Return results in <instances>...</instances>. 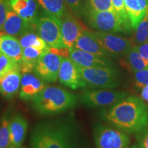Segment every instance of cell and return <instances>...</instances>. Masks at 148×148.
I'll return each instance as SVG.
<instances>
[{"instance_id": "6da1fadb", "label": "cell", "mask_w": 148, "mask_h": 148, "mask_svg": "<svg viewBox=\"0 0 148 148\" xmlns=\"http://www.w3.org/2000/svg\"><path fill=\"white\" fill-rule=\"evenodd\" d=\"M105 117L120 130L136 134L148 127V106L140 98L130 96L112 105Z\"/></svg>"}, {"instance_id": "7a4b0ae2", "label": "cell", "mask_w": 148, "mask_h": 148, "mask_svg": "<svg viewBox=\"0 0 148 148\" xmlns=\"http://www.w3.org/2000/svg\"><path fill=\"white\" fill-rule=\"evenodd\" d=\"M76 103V96L58 86H46L32 99L35 110L42 114L59 113L73 108Z\"/></svg>"}, {"instance_id": "3957f363", "label": "cell", "mask_w": 148, "mask_h": 148, "mask_svg": "<svg viewBox=\"0 0 148 148\" xmlns=\"http://www.w3.org/2000/svg\"><path fill=\"white\" fill-rule=\"evenodd\" d=\"M32 148H70L73 145L67 127L45 125L38 127L32 138Z\"/></svg>"}, {"instance_id": "277c9868", "label": "cell", "mask_w": 148, "mask_h": 148, "mask_svg": "<svg viewBox=\"0 0 148 148\" xmlns=\"http://www.w3.org/2000/svg\"><path fill=\"white\" fill-rule=\"evenodd\" d=\"M78 68L86 86L104 89L115 88L120 84L119 72L112 66Z\"/></svg>"}, {"instance_id": "5b68a950", "label": "cell", "mask_w": 148, "mask_h": 148, "mask_svg": "<svg viewBox=\"0 0 148 148\" xmlns=\"http://www.w3.org/2000/svg\"><path fill=\"white\" fill-rule=\"evenodd\" d=\"M81 16L90 27L97 31L110 33L128 32L115 12L97 11L82 5Z\"/></svg>"}, {"instance_id": "8992f818", "label": "cell", "mask_w": 148, "mask_h": 148, "mask_svg": "<svg viewBox=\"0 0 148 148\" xmlns=\"http://www.w3.org/2000/svg\"><path fill=\"white\" fill-rule=\"evenodd\" d=\"M35 30L49 47H64L62 39L60 18L42 12L35 24Z\"/></svg>"}, {"instance_id": "52a82bcc", "label": "cell", "mask_w": 148, "mask_h": 148, "mask_svg": "<svg viewBox=\"0 0 148 148\" xmlns=\"http://www.w3.org/2000/svg\"><path fill=\"white\" fill-rule=\"evenodd\" d=\"M94 140L97 148H130V143L127 133L102 124L95 127Z\"/></svg>"}, {"instance_id": "ba28073f", "label": "cell", "mask_w": 148, "mask_h": 148, "mask_svg": "<svg viewBox=\"0 0 148 148\" xmlns=\"http://www.w3.org/2000/svg\"><path fill=\"white\" fill-rule=\"evenodd\" d=\"M127 95V92L109 88L86 90L81 96V102L90 108L111 106L124 99Z\"/></svg>"}, {"instance_id": "9c48e42d", "label": "cell", "mask_w": 148, "mask_h": 148, "mask_svg": "<svg viewBox=\"0 0 148 148\" xmlns=\"http://www.w3.org/2000/svg\"><path fill=\"white\" fill-rule=\"evenodd\" d=\"M101 47L111 57H123L133 47L132 40L110 32L92 31Z\"/></svg>"}, {"instance_id": "30bf717a", "label": "cell", "mask_w": 148, "mask_h": 148, "mask_svg": "<svg viewBox=\"0 0 148 148\" xmlns=\"http://www.w3.org/2000/svg\"><path fill=\"white\" fill-rule=\"evenodd\" d=\"M62 57L49 50L45 51L37 62L34 72L45 82H56L58 78Z\"/></svg>"}, {"instance_id": "8fae6325", "label": "cell", "mask_w": 148, "mask_h": 148, "mask_svg": "<svg viewBox=\"0 0 148 148\" xmlns=\"http://www.w3.org/2000/svg\"><path fill=\"white\" fill-rule=\"evenodd\" d=\"M61 34L64 46L71 49L86 27L73 12H69L60 18Z\"/></svg>"}, {"instance_id": "7c38bea8", "label": "cell", "mask_w": 148, "mask_h": 148, "mask_svg": "<svg viewBox=\"0 0 148 148\" xmlns=\"http://www.w3.org/2000/svg\"><path fill=\"white\" fill-rule=\"evenodd\" d=\"M58 79L64 86L73 90L86 86L79 73L78 66L69 58H62Z\"/></svg>"}, {"instance_id": "4fadbf2b", "label": "cell", "mask_w": 148, "mask_h": 148, "mask_svg": "<svg viewBox=\"0 0 148 148\" xmlns=\"http://www.w3.org/2000/svg\"><path fill=\"white\" fill-rule=\"evenodd\" d=\"M32 29L35 30L34 25L18 16L10 7L7 12L6 19L1 33L18 38Z\"/></svg>"}, {"instance_id": "5bb4252c", "label": "cell", "mask_w": 148, "mask_h": 148, "mask_svg": "<svg viewBox=\"0 0 148 148\" xmlns=\"http://www.w3.org/2000/svg\"><path fill=\"white\" fill-rule=\"evenodd\" d=\"M69 58L81 67H101L112 66L113 63L110 58H102L79 49L71 48Z\"/></svg>"}, {"instance_id": "9a60e30c", "label": "cell", "mask_w": 148, "mask_h": 148, "mask_svg": "<svg viewBox=\"0 0 148 148\" xmlns=\"http://www.w3.org/2000/svg\"><path fill=\"white\" fill-rule=\"evenodd\" d=\"M46 87L45 81L34 74L23 73L21 77L19 97L22 100L32 99Z\"/></svg>"}, {"instance_id": "2e32d148", "label": "cell", "mask_w": 148, "mask_h": 148, "mask_svg": "<svg viewBox=\"0 0 148 148\" xmlns=\"http://www.w3.org/2000/svg\"><path fill=\"white\" fill-rule=\"evenodd\" d=\"M9 1L12 10L35 27L40 15L39 5L36 0H9Z\"/></svg>"}, {"instance_id": "e0dca14e", "label": "cell", "mask_w": 148, "mask_h": 148, "mask_svg": "<svg viewBox=\"0 0 148 148\" xmlns=\"http://www.w3.org/2000/svg\"><path fill=\"white\" fill-rule=\"evenodd\" d=\"M73 48L79 49L92 54L102 57V58H110V56L105 50L96 39L92 31L85 29L79 36L74 45Z\"/></svg>"}, {"instance_id": "ac0fdd59", "label": "cell", "mask_w": 148, "mask_h": 148, "mask_svg": "<svg viewBox=\"0 0 148 148\" xmlns=\"http://www.w3.org/2000/svg\"><path fill=\"white\" fill-rule=\"evenodd\" d=\"M27 120L18 114L12 118L10 123V148H20L27 130Z\"/></svg>"}, {"instance_id": "d6986e66", "label": "cell", "mask_w": 148, "mask_h": 148, "mask_svg": "<svg viewBox=\"0 0 148 148\" xmlns=\"http://www.w3.org/2000/svg\"><path fill=\"white\" fill-rule=\"evenodd\" d=\"M22 73L18 69L13 70L0 79V94L7 99L13 97L21 87Z\"/></svg>"}, {"instance_id": "ffe728a7", "label": "cell", "mask_w": 148, "mask_h": 148, "mask_svg": "<svg viewBox=\"0 0 148 148\" xmlns=\"http://www.w3.org/2000/svg\"><path fill=\"white\" fill-rule=\"evenodd\" d=\"M131 27L135 30L148 11V0H124Z\"/></svg>"}, {"instance_id": "44dd1931", "label": "cell", "mask_w": 148, "mask_h": 148, "mask_svg": "<svg viewBox=\"0 0 148 148\" xmlns=\"http://www.w3.org/2000/svg\"><path fill=\"white\" fill-rule=\"evenodd\" d=\"M0 51L19 63L22 58L23 48L19 40L10 35L0 33Z\"/></svg>"}, {"instance_id": "7402d4cb", "label": "cell", "mask_w": 148, "mask_h": 148, "mask_svg": "<svg viewBox=\"0 0 148 148\" xmlns=\"http://www.w3.org/2000/svg\"><path fill=\"white\" fill-rule=\"evenodd\" d=\"M44 51V50H40L32 47L23 48L22 58L19 62V70L21 73H31L34 71L38 59Z\"/></svg>"}, {"instance_id": "603a6c76", "label": "cell", "mask_w": 148, "mask_h": 148, "mask_svg": "<svg viewBox=\"0 0 148 148\" xmlns=\"http://www.w3.org/2000/svg\"><path fill=\"white\" fill-rule=\"evenodd\" d=\"M45 13L55 17L62 18L67 13L68 8L64 0H36Z\"/></svg>"}, {"instance_id": "cb8c5ba5", "label": "cell", "mask_w": 148, "mask_h": 148, "mask_svg": "<svg viewBox=\"0 0 148 148\" xmlns=\"http://www.w3.org/2000/svg\"><path fill=\"white\" fill-rule=\"evenodd\" d=\"M124 66L130 73H134L141 70L148 69V61L145 60L134 46L125 56Z\"/></svg>"}, {"instance_id": "d4e9b609", "label": "cell", "mask_w": 148, "mask_h": 148, "mask_svg": "<svg viewBox=\"0 0 148 148\" xmlns=\"http://www.w3.org/2000/svg\"><path fill=\"white\" fill-rule=\"evenodd\" d=\"M35 31L34 29L29 30L18 38L22 48L32 47L40 50H49V46Z\"/></svg>"}, {"instance_id": "484cf974", "label": "cell", "mask_w": 148, "mask_h": 148, "mask_svg": "<svg viewBox=\"0 0 148 148\" xmlns=\"http://www.w3.org/2000/svg\"><path fill=\"white\" fill-rule=\"evenodd\" d=\"M132 42L133 46H137L148 42V11L135 29Z\"/></svg>"}, {"instance_id": "4316f807", "label": "cell", "mask_w": 148, "mask_h": 148, "mask_svg": "<svg viewBox=\"0 0 148 148\" xmlns=\"http://www.w3.org/2000/svg\"><path fill=\"white\" fill-rule=\"evenodd\" d=\"M16 69H20L19 63L0 51V79L9 72Z\"/></svg>"}, {"instance_id": "83f0119b", "label": "cell", "mask_w": 148, "mask_h": 148, "mask_svg": "<svg viewBox=\"0 0 148 148\" xmlns=\"http://www.w3.org/2000/svg\"><path fill=\"white\" fill-rule=\"evenodd\" d=\"M112 3L114 10L121 21L123 26L127 29V32H131L132 29L125 7L124 0H112Z\"/></svg>"}, {"instance_id": "f1b7e54d", "label": "cell", "mask_w": 148, "mask_h": 148, "mask_svg": "<svg viewBox=\"0 0 148 148\" xmlns=\"http://www.w3.org/2000/svg\"><path fill=\"white\" fill-rule=\"evenodd\" d=\"M10 123L8 118L3 117L0 124V148H10Z\"/></svg>"}, {"instance_id": "f546056e", "label": "cell", "mask_w": 148, "mask_h": 148, "mask_svg": "<svg viewBox=\"0 0 148 148\" xmlns=\"http://www.w3.org/2000/svg\"><path fill=\"white\" fill-rule=\"evenodd\" d=\"M83 5L97 11H110L115 12L112 0H85L84 4Z\"/></svg>"}, {"instance_id": "4dcf8cb0", "label": "cell", "mask_w": 148, "mask_h": 148, "mask_svg": "<svg viewBox=\"0 0 148 148\" xmlns=\"http://www.w3.org/2000/svg\"><path fill=\"white\" fill-rule=\"evenodd\" d=\"M131 148H148V127L136 133L135 142Z\"/></svg>"}, {"instance_id": "1f68e13d", "label": "cell", "mask_w": 148, "mask_h": 148, "mask_svg": "<svg viewBox=\"0 0 148 148\" xmlns=\"http://www.w3.org/2000/svg\"><path fill=\"white\" fill-rule=\"evenodd\" d=\"M134 74V84L137 88L142 89L144 86L148 84V69L135 72Z\"/></svg>"}, {"instance_id": "d6a6232c", "label": "cell", "mask_w": 148, "mask_h": 148, "mask_svg": "<svg viewBox=\"0 0 148 148\" xmlns=\"http://www.w3.org/2000/svg\"><path fill=\"white\" fill-rule=\"evenodd\" d=\"M67 8L77 17H80L82 8V0H64Z\"/></svg>"}, {"instance_id": "836d02e7", "label": "cell", "mask_w": 148, "mask_h": 148, "mask_svg": "<svg viewBox=\"0 0 148 148\" xmlns=\"http://www.w3.org/2000/svg\"><path fill=\"white\" fill-rule=\"evenodd\" d=\"M10 7L9 0H0V33L2 32L3 25L6 19L7 12Z\"/></svg>"}, {"instance_id": "e575fe53", "label": "cell", "mask_w": 148, "mask_h": 148, "mask_svg": "<svg viewBox=\"0 0 148 148\" xmlns=\"http://www.w3.org/2000/svg\"><path fill=\"white\" fill-rule=\"evenodd\" d=\"M49 51H51V53H55V54L60 56L62 57V58H69L70 56V51L71 49H69L67 47H49Z\"/></svg>"}, {"instance_id": "d590c367", "label": "cell", "mask_w": 148, "mask_h": 148, "mask_svg": "<svg viewBox=\"0 0 148 148\" xmlns=\"http://www.w3.org/2000/svg\"><path fill=\"white\" fill-rule=\"evenodd\" d=\"M134 47L137 49V51L140 53V55L145 60L148 61V42L141 44V45L134 46Z\"/></svg>"}, {"instance_id": "8d00e7d4", "label": "cell", "mask_w": 148, "mask_h": 148, "mask_svg": "<svg viewBox=\"0 0 148 148\" xmlns=\"http://www.w3.org/2000/svg\"><path fill=\"white\" fill-rule=\"evenodd\" d=\"M140 95H141V98L143 100L148 101V84L142 88Z\"/></svg>"}, {"instance_id": "74e56055", "label": "cell", "mask_w": 148, "mask_h": 148, "mask_svg": "<svg viewBox=\"0 0 148 148\" xmlns=\"http://www.w3.org/2000/svg\"><path fill=\"white\" fill-rule=\"evenodd\" d=\"M70 148H76V147H75V146H74V145H72V146H71V147H70Z\"/></svg>"}, {"instance_id": "f35d334b", "label": "cell", "mask_w": 148, "mask_h": 148, "mask_svg": "<svg viewBox=\"0 0 148 148\" xmlns=\"http://www.w3.org/2000/svg\"><path fill=\"white\" fill-rule=\"evenodd\" d=\"M20 148H26V147H21Z\"/></svg>"}]
</instances>
